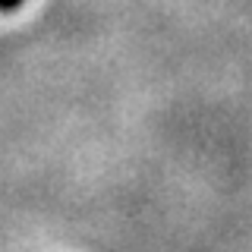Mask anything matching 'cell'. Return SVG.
Instances as JSON below:
<instances>
[{
	"label": "cell",
	"mask_w": 252,
	"mask_h": 252,
	"mask_svg": "<svg viewBox=\"0 0 252 252\" xmlns=\"http://www.w3.org/2000/svg\"><path fill=\"white\" fill-rule=\"evenodd\" d=\"M19 6H22V0H0V13H13Z\"/></svg>",
	"instance_id": "6da1fadb"
}]
</instances>
